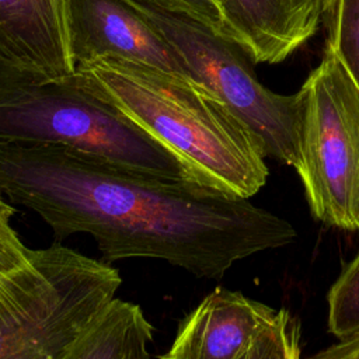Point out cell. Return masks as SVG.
<instances>
[{"label":"cell","instance_id":"52a82bcc","mask_svg":"<svg viewBox=\"0 0 359 359\" xmlns=\"http://www.w3.org/2000/svg\"><path fill=\"white\" fill-rule=\"evenodd\" d=\"M70 41L76 66L123 59L192 80L171 43L123 0H72Z\"/></svg>","mask_w":359,"mask_h":359},{"label":"cell","instance_id":"277c9868","mask_svg":"<svg viewBox=\"0 0 359 359\" xmlns=\"http://www.w3.org/2000/svg\"><path fill=\"white\" fill-rule=\"evenodd\" d=\"M180 53L194 81L222 101L252 133L265 157L299 168L303 91L283 95L257 77L248 55L231 39L150 0H123Z\"/></svg>","mask_w":359,"mask_h":359},{"label":"cell","instance_id":"ba28073f","mask_svg":"<svg viewBox=\"0 0 359 359\" xmlns=\"http://www.w3.org/2000/svg\"><path fill=\"white\" fill-rule=\"evenodd\" d=\"M72 0H0V63L34 76L76 73Z\"/></svg>","mask_w":359,"mask_h":359},{"label":"cell","instance_id":"7c38bea8","mask_svg":"<svg viewBox=\"0 0 359 359\" xmlns=\"http://www.w3.org/2000/svg\"><path fill=\"white\" fill-rule=\"evenodd\" d=\"M15 213L0 192V324L28 307L49 285L43 248L22 243L11 224Z\"/></svg>","mask_w":359,"mask_h":359},{"label":"cell","instance_id":"2e32d148","mask_svg":"<svg viewBox=\"0 0 359 359\" xmlns=\"http://www.w3.org/2000/svg\"><path fill=\"white\" fill-rule=\"evenodd\" d=\"M170 11L199 21L215 32L229 38L222 10L216 0H150ZM230 39V38H229Z\"/></svg>","mask_w":359,"mask_h":359},{"label":"cell","instance_id":"9c48e42d","mask_svg":"<svg viewBox=\"0 0 359 359\" xmlns=\"http://www.w3.org/2000/svg\"><path fill=\"white\" fill-rule=\"evenodd\" d=\"M275 313L240 292L217 287L181 318L158 359H238Z\"/></svg>","mask_w":359,"mask_h":359},{"label":"cell","instance_id":"8992f818","mask_svg":"<svg viewBox=\"0 0 359 359\" xmlns=\"http://www.w3.org/2000/svg\"><path fill=\"white\" fill-rule=\"evenodd\" d=\"M43 252L49 285L0 324V359H62L122 285L118 268L60 241Z\"/></svg>","mask_w":359,"mask_h":359},{"label":"cell","instance_id":"4fadbf2b","mask_svg":"<svg viewBox=\"0 0 359 359\" xmlns=\"http://www.w3.org/2000/svg\"><path fill=\"white\" fill-rule=\"evenodd\" d=\"M321 22L328 46L359 87V0H323Z\"/></svg>","mask_w":359,"mask_h":359},{"label":"cell","instance_id":"8fae6325","mask_svg":"<svg viewBox=\"0 0 359 359\" xmlns=\"http://www.w3.org/2000/svg\"><path fill=\"white\" fill-rule=\"evenodd\" d=\"M153 331L139 304L115 297L62 359H151Z\"/></svg>","mask_w":359,"mask_h":359},{"label":"cell","instance_id":"5b68a950","mask_svg":"<svg viewBox=\"0 0 359 359\" xmlns=\"http://www.w3.org/2000/svg\"><path fill=\"white\" fill-rule=\"evenodd\" d=\"M300 90L304 116L296 171L311 215L332 227L359 230V87L324 46Z\"/></svg>","mask_w":359,"mask_h":359},{"label":"cell","instance_id":"7a4b0ae2","mask_svg":"<svg viewBox=\"0 0 359 359\" xmlns=\"http://www.w3.org/2000/svg\"><path fill=\"white\" fill-rule=\"evenodd\" d=\"M77 72L172 151L191 181L243 198L264 187L268 167L259 143L201 84L123 59H98Z\"/></svg>","mask_w":359,"mask_h":359},{"label":"cell","instance_id":"3957f363","mask_svg":"<svg viewBox=\"0 0 359 359\" xmlns=\"http://www.w3.org/2000/svg\"><path fill=\"white\" fill-rule=\"evenodd\" d=\"M0 142L60 144L161 180L191 181L172 151L77 70L49 79L0 63Z\"/></svg>","mask_w":359,"mask_h":359},{"label":"cell","instance_id":"9a60e30c","mask_svg":"<svg viewBox=\"0 0 359 359\" xmlns=\"http://www.w3.org/2000/svg\"><path fill=\"white\" fill-rule=\"evenodd\" d=\"M238 359H300L299 325L287 310H279L255 335Z\"/></svg>","mask_w":359,"mask_h":359},{"label":"cell","instance_id":"e0dca14e","mask_svg":"<svg viewBox=\"0 0 359 359\" xmlns=\"http://www.w3.org/2000/svg\"><path fill=\"white\" fill-rule=\"evenodd\" d=\"M309 359H359V335L342 339Z\"/></svg>","mask_w":359,"mask_h":359},{"label":"cell","instance_id":"30bf717a","mask_svg":"<svg viewBox=\"0 0 359 359\" xmlns=\"http://www.w3.org/2000/svg\"><path fill=\"white\" fill-rule=\"evenodd\" d=\"M229 38L254 65H276L313 38L323 0H216Z\"/></svg>","mask_w":359,"mask_h":359},{"label":"cell","instance_id":"5bb4252c","mask_svg":"<svg viewBox=\"0 0 359 359\" xmlns=\"http://www.w3.org/2000/svg\"><path fill=\"white\" fill-rule=\"evenodd\" d=\"M328 331L338 339L359 335V252L328 293Z\"/></svg>","mask_w":359,"mask_h":359},{"label":"cell","instance_id":"6da1fadb","mask_svg":"<svg viewBox=\"0 0 359 359\" xmlns=\"http://www.w3.org/2000/svg\"><path fill=\"white\" fill-rule=\"evenodd\" d=\"M0 192L35 212L55 241L90 234L101 259H161L219 279L238 259L296 238L293 226L192 181H167L60 144L0 142Z\"/></svg>","mask_w":359,"mask_h":359}]
</instances>
